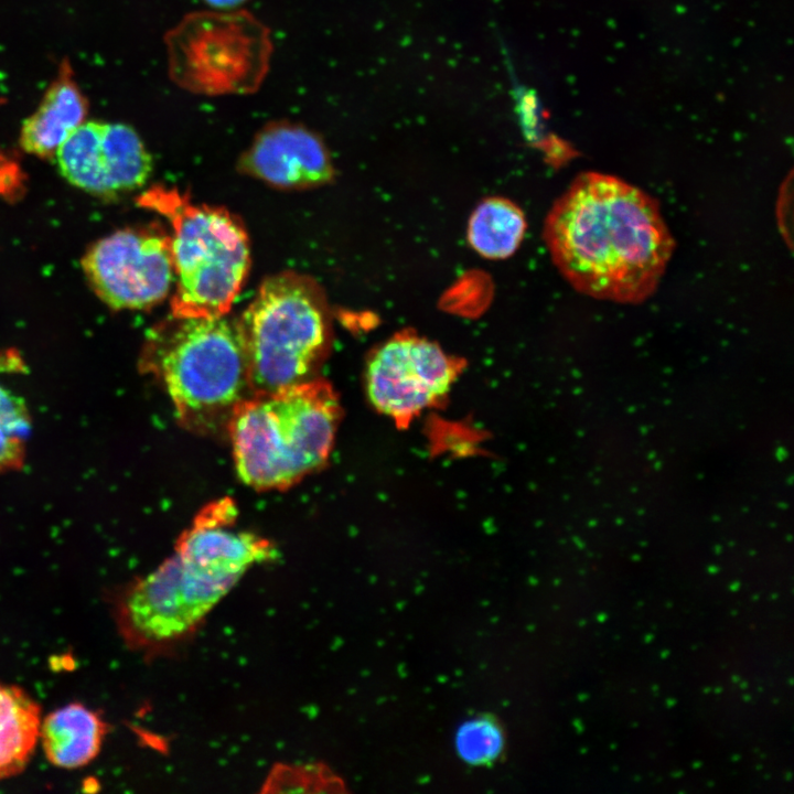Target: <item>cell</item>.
Here are the masks:
<instances>
[{"mask_svg":"<svg viewBox=\"0 0 794 794\" xmlns=\"http://www.w3.org/2000/svg\"><path fill=\"white\" fill-rule=\"evenodd\" d=\"M544 239L576 290L632 304L655 291L675 246L651 195L599 172L578 175L556 201Z\"/></svg>","mask_w":794,"mask_h":794,"instance_id":"obj_1","label":"cell"},{"mask_svg":"<svg viewBox=\"0 0 794 794\" xmlns=\"http://www.w3.org/2000/svg\"><path fill=\"white\" fill-rule=\"evenodd\" d=\"M339 419L337 397L323 379L248 395L227 422L238 476L259 491L294 485L325 463Z\"/></svg>","mask_w":794,"mask_h":794,"instance_id":"obj_2","label":"cell"},{"mask_svg":"<svg viewBox=\"0 0 794 794\" xmlns=\"http://www.w3.org/2000/svg\"><path fill=\"white\" fill-rule=\"evenodd\" d=\"M143 371L165 388L179 421L194 432L228 422L250 393L238 319L227 314L171 319L150 336Z\"/></svg>","mask_w":794,"mask_h":794,"instance_id":"obj_3","label":"cell"},{"mask_svg":"<svg viewBox=\"0 0 794 794\" xmlns=\"http://www.w3.org/2000/svg\"><path fill=\"white\" fill-rule=\"evenodd\" d=\"M144 203L163 215L172 229V315L227 314L250 267L249 238L243 223L227 210L195 204L175 189L154 187Z\"/></svg>","mask_w":794,"mask_h":794,"instance_id":"obj_4","label":"cell"},{"mask_svg":"<svg viewBox=\"0 0 794 794\" xmlns=\"http://www.w3.org/2000/svg\"><path fill=\"white\" fill-rule=\"evenodd\" d=\"M250 394L311 379L330 344L323 291L296 272L268 277L238 319Z\"/></svg>","mask_w":794,"mask_h":794,"instance_id":"obj_5","label":"cell"},{"mask_svg":"<svg viewBox=\"0 0 794 794\" xmlns=\"http://www.w3.org/2000/svg\"><path fill=\"white\" fill-rule=\"evenodd\" d=\"M164 43L170 81L210 97L256 93L273 52L269 28L246 10L190 12Z\"/></svg>","mask_w":794,"mask_h":794,"instance_id":"obj_6","label":"cell"},{"mask_svg":"<svg viewBox=\"0 0 794 794\" xmlns=\"http://www.w3.org/2000/svg\"><path fill=\"white\" fill-rule=\"evenodd\" d=\"M236 586L174 550L151 572L115 594V622L125 644L152 654L185 640Z\"/></svg>","mask_w":794,"mask_h":794,"instance_id":"obj_7","label":"cell"},{"mask_svg":"<svg viewBox=\"0 0 794 794\" xmlns=\"http://www.w3.org/2000/svg\"><path fill=\"white\" fill-rule=\"evenodd\" d=\"M82 269L108 307L152 308L167 298L174 280L171 235L159 226L117 230L88 248Z\"/></svg>","mask_w":794,"mask_h":794,"instance_id":"obj_8","label":"cell"},{"mask_svg":"<svg viewBox=\"0 0 794 794\" xmlns=\"http://www.w3.org/2000/svg\"><path fill=\"white\" fill-rule=\"evenodd\" d=\"M460 364L438 344L404 331L372 352L367 396L379 412L406 423L449 391Z\"/></svg>","mask_w":794,"mask_h":794,"instance_id":"obj_9","label":"cell"},{"mask_svg":"<svg viewBox=\"0 0 794 794\" xmlns=\"http://www.w3.org/2000/svg\"><path fill=\"white\" fill-rule=\"evenodd\" d=\"M62 176L97 196L140 189L152 159L133 128L120 122L83 121L55 152Z\"/></svg>","mask_w":794,"mask_h":794,"instance_id":"obj_10","label":"cell"},{"mask_svg":"<svg viewBox=\"0 0 794 794\" xmlns=\"http://www.w3.org/2000/svg\"><path fill=\"white\" fill-rule=\"evenodd\" d=\"M239 168L288 190L315 187L334 176L330 153L320 136L287 120L265 125L240 157Z\"/></svg>","mask_w":794,"mask_h":794,"instance_id":"obj_11","label":"cell"},{"mask_svg":"<svg viewBox=\"0 0 794 794\" xmlns=\"http://www.w3.org/2000/svg\"><path fill=\"white\" fill-rule=\"evenodd\" d=\"M107 732L108 725L97 711L71 702L42 718L39 742L52 765L75 770L97 758Z\"/></svg>","mask_w":794,"mask_h":794,"instance_id":"obj_12","label":"cell"},{"mask_svg":"<svg viewBox=\"0 0 794 794\" xmlns=\"http://www.w3.org/2000/svg\"><path fill=\"white\" fill-rule=\"evenodd\" d=\"M86 103L69 81L57 82L22 125L20 144L37 157L55 154L68 136L85 121Z\"/></svg>","mask_w":794,"mask_h":794,"instance_id":"obj_13","label":"cell"},{"mask_svg":"<svg viewBox=\"0 0 794 794\" xmlns=\"http://www.w3.org/2000/svg\"><path fill=\"white\" fill-rule=\"evenodd\" d=\"M41 707L23 688L0 682V781L20 774L39 743Z\"/></svg>","mask_w":794,"mask_h":794,"instance_id":"obj_14","label":"cell"},{"mask_svg":"<svg viewBox=\"0 0 794 794\" xmlns=\"http://www.w3.org/2000/svg\"><path fill=\"white\" fill-rule=\"evenodd\" d=\"M526 226L525 215L515 203L505 197H487L469 218L468 242L487 259H505L518 249Z\"/></svg>","mask_w":794,"mask_h":794,"instance_id":"obj_15","label":"cell"},{"mask_svg":"<svg viewBox=\"0 0 794 794\" xmlns=\"http://www.w3.org/2000/svg\"><path fill=\"white\" fill-rule=\"evenodd\" d=\"M0 375L17 367L3 366ZM31 434V418L23 397L0 378V474L22 466Z\"/></svg>","mask_w":794,"mask_h":794,"instance_id":"obj_16","label":"cell"},{"mask_svg":"<svg viewBox=\"0 0 794 794\" xmlns=\"http://www.w3.org/2000/svg\"><path fill=\"white\" fill-rule=\"evenodd\" d=\"M455 745L461 759L474 765L495 761L504 747L501 725L490 716L464 722L458 730Z\"/></svg>","mask_w":794,"mask_h":794,"instance_id":"obj_17","label":"cell"},{"mask_svg":"<svg viewBox=\"0 0 794 794\" xmlns=\"http://www.w3.org/2000/svg\"><path fill=\"white\" fill-rule=\"evenodd\" d=\"M212 7L216 9H232L242 3L245 0H205Z\"/></svg>","mask_w":794,"mask_h":794,"instance_id":"obj_18","label":"cell"}]
</instances>
